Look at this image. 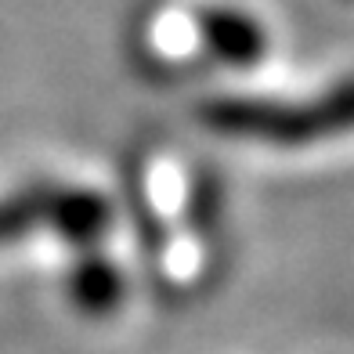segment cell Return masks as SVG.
<instances>
[{"instance_id": "6da1fadb", "label": "cell", "mask_w": 354, "mask_h": 354, "mask_svg": "<svg viewBox=\"0 0 354 354\" xmlns=\"http://www.w3.org/2000/svg\"><path fill=\"white\" fill-rule=\"evenodd\" d=\"M206 123L232 134H257V138H311V134H333L340 127L354 123V87L329 94L326 105L315 109H279L264 102H214L206 109Z\"/></svg>"}, {"instance_id": "7a4b0ae2", "label": "cell", "mask_w": 354, "mask_h": 354, "mask_svg": "<svg viewBox=\"0 0 354 354\" xmlns=\"http://www.w3.org/2000/svg\"><path fill=\"white\" fill-rule=\"evenodd\" d=\"M44 217L73 243H94V239L105 235L112 210L105 196H98L91 188H47Z\"/></svg>"}, {"instance_id": "3957f363", "label": "cell", "mask_w": 354, "mask_h": 354, "mask_svg": "<svg viewBox=\"0 0 354 354\" xmlns=\"http://www.w3.org/2000/svg\"><path fill=\"white\" fill-rule=\"evenodd\" d=\"M203 40L206 47L228 66H253L264 55V29L250 15L235 8H214L203 11Z\"/></svg>"}, {"instance_id": "277c9868", "label": "cell", "mask_w": 354, "mask_h": 354, "mask_svg": "<svg viewBox=\"0 0 354 354\" xmlns=\"http://www.w3.org/2000/svg\"><path fill=\"white\" fill-rule=\"evenodd\" d=\"M73 293L87 304V308H94V304H112L120 297V271L112 264H84L76 271L73 279Z\"/></svg>"}]
</instances>
